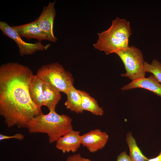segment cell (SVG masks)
Here are the masks:
<instances>
[{
  "instance_id": "1",
  "label": "cell",
  "mask_w": 161,
  "mask_h": 161,
  "mask_svg": "<svg viewBox=\"0 0 161 161\" xmlns=\"http://www.w3.org/2000/svg\"><path fill=\"white\" fill-rule=\"evenodd\" d=\"M32 71L27 66L9 62L0 66V115L8 127L27 128L34 117L42 114L31 100L29 86Z\"/></svg>"
},
{
  "instance_id": "2",
  "label": "cell",
  "mask_w": 161,
  "mask_h": 161,
  "mask_svg": "<svg viewBox=\"0 0 161 161\" xmlns=\"http://www.w3.org/2000/svg\"><path fill=\"white\" fill-rule=\"evenodd\" d=\"M72 119L64 114H59L55 110H50L33 118L27 129L30 133L47 134L50 143L56 142L60 138L73 130Z\"/></svg>"
},
{
  "instance_id": "3",
  "label": "cell",
  "mask_w": 161,
  "mask_h": 161,
  "mask_svg": "<svg viewBox=\"0 0 161 161\" xmlns=\"http://www.w3.org/2000/svg\"><path fill=\"white\" fill-rule=\"evenodd\" d=\"M131 34L129 22L117 17L112 21L108 29L97 33L98 39L93 46L106 55L115 53L129 47V38Z\"/></svg>"
},
{
  "instance_id": "4",
  "label": "cell",
  "mask_w": 161,
  "mask_h": 161,
  "mask_svg": "<svg viewBox=\"0 0 161 161\" xmlns=\"http://www.w3.org/2000/svg\"><path fill=\"white\" fill-rule=\"evenodd\" d=\"M36 75L44 81L49 83L60 92L66 94L73 86L72 75L58 63L42 66L37 70Z\"/></svg>"
},
{
  "instance_id": "5",
  "label": "cell",
  "mask_w": 161,
  "mask_h": 161,
  "mask_svg": "<svg viewBox=\"0 0 161 161\" xmlns=\"http://www.w3.org/2000/svg\"><path fill=\"white\" fill-rule=\"evenodd\" d=\"M115 53L122 60L126 70L122 76L128 77L132 81L145 77L143 56L139 49L134 46H129Z\"/></svg>"
},
{
  "instance_id": "6",
  "label": "cell",
  "mask_w": 161,
  "mask_h": 161,
  "mask_svg": "<svg viewBox=\"0 0 161 161\" xmlns=\"http://www.w3.org/2000/svg\"><path fill=\"white\" fill-rule=\"evenodd\" d=\"M0 29L3 35L12 39L16 43L21 56L32 55L37 51L47 50L50 44L43 45L41 41L35 43H28L24 41L16 31L7 22L0 21Z\"/></svg>"
},
{
  "instance_id": "7",
  "label": "cell",
  "mask_w": 161,
  "mask_h": 161,
  "mask_svg": "<svg viewBox=\"0 0 161 161\" xmlns=\"http://www.w3.org/2000/svg\"><path fill=\"white\" fill-rule=\"evenodd\" d=\"M56 1L49 2L48 5L44 7L39 17L37 19L38 24L47 36L48 40L55 42L57 38L53 32V25L56 15L55 4Z\"/></svg>"
},
{
  "instance_id": "8",
  "label": "cell",
  "mask_w": 161,
  "mask_h": 161,
  "mask_svg": "<svg viewBox=\"0 0 161 161\" xmlns=\"http://www.w3.org/2000/svg\"><path fill=\"white\" fill-rule=\"evenodd\" d=\"M109 135L99 129L90 131L81 136V145L91 153L102 150L106 146Z\"/></svg>"
},
{
  "instance_id": "9",
  "label": "cell",
  "mask_w": 161,
  "mask_h": 161,
  "mask_svg": "<svg viewBox=\"0 0 161 161\" xmlns=\"http://www.w3.org/2000/svg\"><path fill=\"white\" fill-rule=\"evenodd\" d=\"M80 133L73 129L70 131L56 142V148L63 153L76 152L82 145Z\"/></svg>"
},
{
  "instance_id": "10",
  "label": "cell",
  "mask_w": 161,
  "mask_h": 161,
  "mask_svg": "<svg viewBox=\"0 0 161 161\" xmlns=\"http://www.w3.org/2000/svg\"><path fill=\"white\" fill-rule=\"evenodd\" d=\"M12 27L21 38L27 39L35 38L39 41L48 40L47 36L39 26L37 19L28 23Z\"/></svg>"
},
{
  "instance_id": "11",
  "label": "cell",
  "mask_w": 161,
  "mask_h": 161,
  "mask_svg": "<svg viewBox=\"0 0 161 161\" xmlns=\"http://www.w3.org/2000/svg\"><path fill=\"white\" fill-rule=\"evenodd\" d=\"M135 88H141L149 90L161 97V84L152 74L148 77H144L132 81L121 89L126 90Z\"/></svg>"
},
{
  "instance_id": "12",
  "label": "cell",
  "mask_w": 161,
  "mask_h": 161,
  "mask_svg": "<svg viewBox=\"0 0 161 161\" xmlns=\"http://www.w3.org/2000/svg\"><path fill=\"white\" fill-rule=\"evenodd\" d=\"M42 90L43 105L46 106L49 111L55 110L61 97L60 92L49 83L44 81Z\"/></svg>"
},
{
  "instance_id": "13",
  "label": "cell",
  "mask_w": 161,
  "mask_h": 161,
  "mask_svg": "<svg viewBox=\"0 0 161 161\" xmlns=\"http://www.w3.org/2000/svg\"><path fill=\"white\" fill-rule=\"evenodd\" d=\"M43 82L42 80L37 75H33L29 86V92L31 100L36 105L41 108L43 106Z\"/></svg>"
},
{
  "instance_id": "14",
  "label": "cell",
  "mask_w": 161,
  "mask_h": 161,
  "mask_svg": "<svg viewBox=\"0 0 161 161\" xmlns=\"http://www.w3.org/2000/svg\"><path fill=\"white\" fill-rule=\"evenodd\" d=\"M67 100L64 105L67 109L77 113H82V99L79 90L72 86L66 93Z\"/></svg>"
},
{
  "instance_id": "15",
  "label": "cell",
  "mask_w": 161,
  "mask_h": 161,
  "mask_svg": "<svg viewBox=\"0 0 161 161\" xmlns=\"http://www.w3.org/2000/svg\"><path fill=\"white\" fill-rule=\"evenodd\" d=\"M82 99L83 110L87 111L96 116H102L104 112L98 105L97 101L86 92L79 90Z\"/></svg>"
},
{
  "instance_id": "16",
  "label": "cell",
  "mask_w": 161,
  "mask_h": 161,
  "mask_svg": "<svg viewBox=\"0 0 161 161\" xmlns=\"http://www.w3.org/2000/svg\"><path fill=\"white\" fill-rule=\"evenodd\" d=\"M126 141L130 151L129 156L132 161H147L148 159L142 152L131 132L126 134Z\"/></svg>"
},
{
  "instance_id": "17",
  "label": "cell",
  "mask_w": 161,
  "mask_h": 161,
  "mask_svg": "<svg viewBox=\"0 0 161 161\" xmlns=\"http://www.w3.org/2000/svg\"><path fill=\"white\" fill-rule=\"evenodd\" d=\"M143 69L146 72L151 73L161 84V63L155 59L152 60L151 64L144 61Z\"/></svg>"
},
{
  "instance_id": "18",
  "label": "cell",
  "mask_w": 161,
  "mask_h": 161,
  "mask_svg": "<svg viewBox=\"0 0 161 161\" xmlns=\"http://www.w3.org/2000/svg\"><path fill=\"white\" fill-rule=\"evenodd\" d=\"M66 161H92L90 159L82 157L79 154L69 156Z\"/></svg>"
},
{
  "instance_id": "19",
  "label": "cell",
  "mask_w": 161,
  "mask_h": 161,
  "mask_svg": "<svg viewBox=\"0 0 161 161\" xmlns=\"http://www.w3.org/2000/svg\"><path fill=\"white\" fill-rule=\"evenodd\" d=\"M24 136L20 133L16 134L12 136L6 135L1 134H0V140L2 141L4 140L15 139L19 140H23Z\"/></svg>"
},
{
  "instance_id": "20",
  "label": "cell",
  "mask_w": 161,
  "mask_h": 161,
  "mask_svg": "<svg viewBox=\"0 0 161 161\" xmlns=\"http://www.w3.org/2000/svg\"><path fill=\"white\" fill-rule=\"evenodd\" d=\"M116 161H132L126 151L121 152L118 156Z\"/></svg>"
},
{
  "instance_id": "21",
  "label": "cell",
  "mask_w": 161,
  "mask_h": 161,
  "mask_svg": "<svg viewBox=\"0 0 161 161\" xmlns=\"http://www.w3.org/2000/svg\"><path fill=\"white\" fill-rule=\"evenodd\" d=\"M147 161H161V150L156 157L148 159Z\"/></svg>"
}]
</instances>
